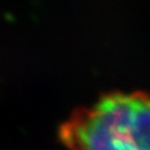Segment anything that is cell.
Masks as SVG:
<instances>
[{
  "label": "cell",
  "mask_w": 150,
  "mask_h": 150,
  "mask_svg": "<svg viewBox=\"0 0 150 150\" xmlns=\"http://www.w3.org/2000/svg\"><path fill=\"white\" fill-rule=\"evenodd\" d=\"M69 150H150V93L111 92L62 127Z\"/></svg>",
  "instance_id": "1"
}]
</instances>
